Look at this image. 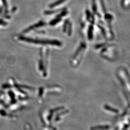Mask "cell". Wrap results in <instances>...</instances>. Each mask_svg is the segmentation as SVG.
Returning <instances> with one entry per match:
<instances>
[{"mask_svg":"<svg viewBox=\"0 0 130 130\" xmlns=\"http://www.w3.org/2000/svg\"><path fill=\"white\" fill-rule=\"evenodd\" d=\"M66 1V0H57V1H56V2H55V3H53V4H52L51 5H50L49 7L50 8H53V7H56V6L62 4L63 3H64V2H65Z\"/></svg>","mask_w":130,"mask_h":130,"instance_id":"cell-1","label":"cell"},{"mask_svg":"<svg viewBox=\"0 0 130 130\" xmlns=\"http://www.w3.org/2000/svg\"><path fill=\"white\" fill-rule=\"evenodd\" d=\"M92 2H93V10L94 12H96V5L95 0H92Z\"/></svg>","mask_w":130,"mask_h":130,"instance_id":"cell-2","label":"cell"},{"mask_svg":"<svg viewBox=\"0 0 130 130\" xmlns=\"http://www.w3.org/2000/svg\"><path fill=\"white\" fill-rule=\"evenodd\" d=\"M2 2H3V4H4L5 9L6 11V10L7 9V4L6 0H2Z\"/></svg>","mask_w":130,"mask_h":130,"instance_id":"cell-3","label":"cell"},{"mask_svg":"<svg viewBox=\"0 0 130 130\" xmlns=\"http://www.w3.org/2000/svg\"><path fill=\"white\" fill-rule=\"evenodd\" d=\"M101 4L102 5L103 8L104 10H105V6H104V0H101Z\"/></svg>","mask_w":130,"mask_h":130,"instance_id":"cell-4","label":"cell"}]
</instances>
